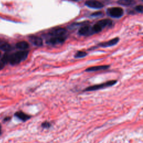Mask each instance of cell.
<instances>
[{
    "instance_id": "cell-15",
    "label": "cell",
    "mask_w": 143,
    "mask_h": 143,
    "mask_svg": "<svg viewBox=\"0 0 143 143\" xmlns=\"http://www.w3.org/2000/svg\"><path fill=\"white\" fill-rule=\"evenodd\" d=\"M91 30L90 27L89 26H84L83 27H82L81 29L79 30L78 31V33L81 35H87L88 34H89V31Z\"/></svg>"
},
{
    "instance_id": "cell-10",
    "label": "cell",
    "mask_w": 143,
    "mask_h": 143,
    "mask_svg": "<svg viewBox=\"0 0 143 143\" xmlns=\"http://www.w3.org/2000/svg\"><path fill=\"white\" fill-rule=\"evenodd\" d=\"M110 67L109 65H99L94 66V67H91L88 68L86 70V72H96L101 70H106L107 68Z\"/></svg>"
},
{
    "instance_id": "cell-9",
    "label": "cell",
    "mask_w": 143,
    "mask_h": 143,
    "mask_svg": "<svg viewBox=\"0 0 143 143\" xmlns=\"http://www.w3.org/2000/svg\"><path fill=\"white\" fill-rule=\"evenodd\" d=\"M29 40L33 44L38 46V47H41L43 45V42L42 39L39 37H37V36H30L29 37Z\"/></svg>"
},
{
    "instance_id": "cell-5",
    "label": "cell",
    "mask_w": 143,
    "mask_h": 143,
    "mask_svg": "<svg viewBox=\"0 0 143 143\" xmlns=\"http://www.w3.org/2000/svg\"><path fill=\"white\" fill-rule=\"evenodd\" d=\"M67 31L64 28L58 27L56 29H53L49 32V34L53 37H62L64 35Z\"/></svg>"
},
{
    "instance_id": "cell-14",
    "label": "cell",
    "mask_w": 143,
    "mask_h": 143,
    "mask_svg": "<svg viewBox=\"0 0 143 143\" xmlns=\"http://www.w3.org/2000/svg\"><path fill=\"white\" fill-rule=\"evenodd\" d=\"M16 47L17 48L21 50H26L28 49L29 47V44L26 42H25V41H22V42H20L17 43Z\"/></svg>"
},
{
    "instance_id": "cell-23",
    "label": "cell",
    "mask_w": 143,
    "mask_h": 143,
    "mask_svg": "<svg viewBox=\"0 0 143 143\" xmlns=\"http://www.w3.org/2000/svg\"><path fill=\"white\" fill-rule=\"evenodd\" d=\"M1 134H2V126L1 124H0V135H1Z\"/></svg>"
},
{
    "instance_id": "cell-8",
    "label": "cell",
    "mask_w": 143,
    "mask_h": 143,
    "mask_svg": "<svg viewBox=\"0 0 143 143\" xmlns=\"http://www.w3.org/2000/svg\"><path fill=\"white\" fill-rule=\"evenodd\" d=\"M119 42V39L118 38H115L114 39L110 40L108 41L107 42L104 43H102L101 44H98L99 47H102V48H106V47H112V46H114L115 45H116L117 44V43Z\"/></svg>"
},
{
    "instance_id": "cell-12",
    "label": "cell",
    "mask_w": 143,
    "mask_h": 143,
    "mask_svg": "<svg viewBox=\"0 0 143 143\" xmlns=\"http://www.w3.org/2000/svg\"><path fill=\"white\" fill-rule=\"evenodd\" d=\"M0 49L5 52H7L11 49V47L8 43L5 42L4 40H0Z\"/></svg>"
},
{
    "instance_id": "cell-16",
    "label": "cell",
    "mask_w": 143,
    "mask_h": 143,
    "mask_svg": "<svg viewBox=\"0 0 143 143\" xmlns=\"http://www.w3.org/2000/svg\"><path fill=\"white\" fill-rule=\"evenodd\" d=\"M87 55V53L85 52H82V51H78V52L75 54V57L76 58H83V57H86Z\"/></svg>"
},
{
    "instance_id": "cell-2",
    "label": "cell",
    "mask_w": 143,
    "mask_h": 143,
    "mask_svg": "<svg viewBox=\"0 0 143 143\" xmlns=\"http://www.w3.org/2000/svg\"><path fill=\"white\" fill-rule=\"evenodd\" d=\"M117 83V81L116 80H112L107 82L99 84V85H97L92 86L88 87L87 88H86L84 91H96L98 90V89H101L102 88H104L106 87H109L112 86H114V85Z\"/></svg>"
},
{
    "instance_id": "cell-7",
    "label": "cell",
    "mask_w": 143,
    "mask_h": 143,
    "mask_svg": "<svg viewBox=\"0 0 143 143\" xmlns=\"http://www.w3.org/2000/svg\"><path fill=\"white\" fill-rule=\"evenodd\" d=\"M14 115L15 117H16L17 118H18L19 120H21L22 121H26L31 117V116L30 115H29L25 114V112H22L21 111L16 112V113L14 114Z\"/></svg>"
},
{
    "instance_id": "cell-24",
    "label": "cell",
    "mask_w": 143,
    "mask_h": 143,
    "mask_svg": "<svg viewBox=\"0 0 143 143\" xmlns=\"http://www.w3.org/2000/svg\"><path fill=\"white\" fill-rule=\"evenodd\" d=\"M1 52H0V57H1Z\"/></svg>"
},
{
    "instance_id": "cell-17",
    "label": "cell",
    "mask_w": 143,
    "mask_h": 143,
    "mask_svg": "<svg viewBox=\"0 0 143 143\" xmlns=\"http://www.w3.org/2000/svg\"><path fill=\"white\" fill-rule=\"evenodd\" d=\"M9 59H10V55L9 54H5L3 58H2L1 62L4 63V64L9 62Z\"/></svg>"
},
{
    "instance_id": "cell-6",
    "label": "cell",
    "mask_w": 143,
    "mask_h": 143,
    "mask_svg": "<svg viewBox=\"0 0 143 143\" xmlns=\"http://www.w3.org/2000/svg\"><path fill=\"white\" fill-rule=\"evenodd\" d=\"M66 39L65 37L62 36V37H52L48 41V43L52 45H56L60 43H63L65 42Z\"/></svg>"
},
{
    "instance_id": "cell-22",
    "label": "cell",
    "mask_w": 143,
    "mask_h": 143,
    "mask_svg": "<svg viewBox=\"0 0 143 143\" xmlns=\"http://www.w3.org/2000/svg\"><path fill=\"white\" fill-rule=\"evenodd\" d=\"M5 67V64L4 63H2V62H0V70H1L3 69Z\"/></svg>"
},
{
    "instance_id": "cell-20",
    "label": "cell",
    "mask_w": 143,
    "mask_h": 143,
    "mask_svg": "<svg viewBox=\"0 0 143 143\" xmlns=\"http://www.w3.org/2000/svg\"><path fill=\"white\" fill-rule=\"evenodd\" d=\"M101 15H102V12H96V13H94L93 14H92V16H100Z\"/></svg>"
},
{
    "instance_id": "cell-21",
    "label": "cell",
    "mask_w": 143,
    "mask_h": 143,
    "mask_svg": "<svg viewBox=\"0 0 143 143\" xmlns=\"http://www.w3.org/2000/svg\"><path fill=\"white\" fill-rule=\"evenodd\" d=\"M10 120H11V117L10 116H7L6 117H5L4 119V122H7V121H9Z\"/></svg>"
},
{
    "instance_id": "cell-19",
    "label": "cell",
    "mask_w": 143,
    "mask_h": 143,
    "mask_svg": "<svg viewBox=\"0 0 143 143\" xmlns=\"http://www.w3.org/2000/svg\"><path fill=\"white\" fill-rule=\"evenodd\" d=\"M135 10H136L137 12H140V13H142V5H139V6H137L135 8Z\"/></svg>"
},
{
    "instance_id": "cell-13",
    "label": "cell",
    "mask_w": 143,
    "mask_h": 143,
    "mask_svg": "<svg viewBox=\"0 0 143 143\" xmlns=\"http://www.w3.org/2000/svg\"><path fill=\"white\" fill-rule=\"evenodd\" d=\"M112 21L110 20H107V19H104L101 20L100 21H99L96 23L97 24H98L99 26H100L102 29H103L104 27H105L109 25H111L112 24Z\"/></svg>"
},
{
    "instance_id": "cell-4",
    "label": "cell",
    "mask_w": 143,
    "mask_h": 143,
    "mask_svg": "<svg viewBox=\"0 0 143 143\" xmlns=\"http://www.w3.org/2000/svg\"><path fill=\"white\" fill-rule=\"evenodd\" d=\"M85 5L90 8L97 9L102 8L104 6V5L101 2L97 0H88L86 2Z\"/></svg>"
},
{
    "instance_id": "cell-1",
    "label": "cell",
    "mask_w": 143,
    "mask_h": 143,
    "mask_svg": "<svg viewBox=\"0 0 143 143\" xmlns=\"http://www.w3.org/2000/svg\"><path fill=\"white\" fill-rule=\"evenodd\" d=\"M28 54H29L28 51L22 50L19 51L12 55H10L9 63L12 65H16L20 63L21 61L26 59Z\"/></svg>"
},
{
    "instance_id": "cell-18",
    "label": "cell",
    "mask_w": 143,
    "mask_h": 143,
    "mask_svg": "<svg viewBox=\"0 0 143 143\" xmlns=\"http://www.w3.org/2000/svg\"><path fill=\"white\" fill-rule=\"evenodd\" d=\"M51 124L48 121H45L44 122H43L42 124V127H43V128L45 129H48L51 126Z\"/></svg>"
},
{
    "instance_id": "cell-3",
    "label": "cell",
    "mask_w": 143,
    "mask_h": 143,
    "mask_svg": "<svg viewBox=\"0 0 143 143\" xmlns=\"http://www.w3.org/2000/svg\"><path fill=\"white\" fill-rule=\"evenodd\" d=\"M108 12L110 16L114 18L121 17L124 14V10L121 7H112L109 9Z\"/></svg>"
},
{
    "instance_id": "cell-11",
    "label": "cell",
    "mask_w": 143,
    "mask_h": 143,
    "mask_svg": "<svg viewBox=\"0 0 143 143\" xmlns=\"http://www.w3.org/2000/svg\"><path fill=\"white\" fill-rule=\"evenodd\" d=\"M117 3L122 6H131L136 4V2L134 0H119Z\"/></svg>"
}]
</instances>
